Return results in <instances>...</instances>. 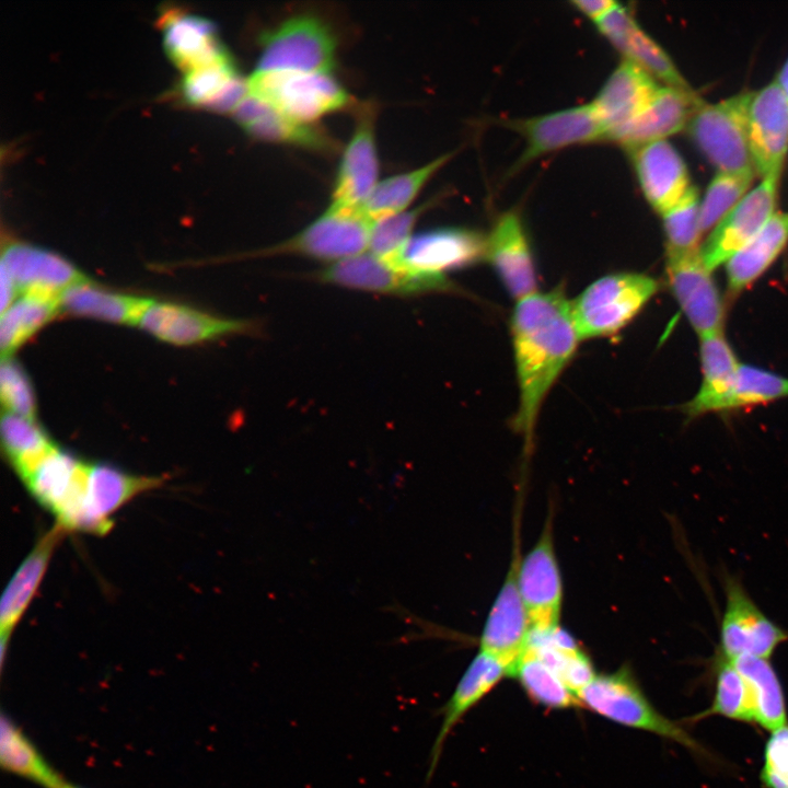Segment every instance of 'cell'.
Segmentation results:
<instances>
[{
  "label": "cell",
  "mask_w": 788,
  "mask_h": 788,
  "mask_svg": "<svg viewBox=\"0 0 788 788\" xmlns=\"http://www.w3.org/2000/svg\"><path fill=\"white\" fill-rule=\"evenodd\" d=\"M88 463L53 447L22 480L34 498L56 517L63 531H82L86 522Z\"/></svg>",
  "instance_id": "cell-7"
},
{
  "label": "cell",
  "mask_w": 788,
  "mask_h": 788,
  "mask_svg": "<svg viewBox=\"0 0 788 788\" xmlns=\"http://www.w3.org/2000/svg\"><path fill=\"white\" fill-rule=\"evenodd\" d=\"M323 283L398 297L456 291L449 278L433 277L395 266L372 254H360L313 274Z\"/></svg>",
  "instance_id": "cell-9"
},
{
  "label": "cell",
  "mask_w": 788,
  "mask_h": 788,
  "mask_svg": "<svg viewBox=\"0 0 788 788\" xmlns=\"http://www.w3.org/2000/svg\"><path fill=\"white\" fill-rule=\"evenodd\" d=\"M374 112L360 113L354 135L343 153L328 209L361 213L376 186L378 157L374 141Z\"/></svg>",
  "instance_id": "cell-18"
},
{
  "label": "cell",
  "mask_w": 788,
  "mask_h": 788,
  "mask_svg": "<svg viewBox=\"0 0 788 788\" xmlns=\"http://www.w3.org/2000/svg\"><path fill=\"white\" fill-rule=\"evenodd\" d=\"M163 43L167 56L184 72L230 57L212 23L190 14L172 12L164 15Z\"/></svg>",
  "instance_id": "cell-29"
},
{
  "label": "cell",
  "mask_w": 788,
  "mask_h": 788,
  "mask_svg": "<svg viewBox=\"0 0 788 788\" xmlns=\"http://www.w3.org/2000/svg\"><path fill=\"white\" fill-rule=\"evenodd\" d=\"M233 114L245 131L257 139L312 149H325L331 144L324 134L314 127L288 117L250 94Z\"/></svg>",
  "instance_id": "cell-30"
},
{
  "label": "cell",
  "mask_w": 788,
  "mask_h": 788,
  "mask_svg": "<svg viewBox=\"0 0 788 788\" xmlns=\"http://www.w3.org/2000/svg\"><path fill=\"white\" fill-rule=\"evenodd\" d=\"M60 306V300L23 294L1 313L0 346L3 358L46 324Z\"/></svg>",
  "instance_id": "cell-41"
},
{
  "label": "cell",
  "mask_w": 788,
  "mask_h": 788,
  "mask_svg": "<svg viewBox=\"0 0 788 788\" xmlns=\"http://www.w3.org/2000/svg\"><path fill=\"white\" fill-rule=\"evenodd\" d=\"M425 209L426 205L372 221L370 254L389 263L395 262L412 237L410 232Z\"/></svg>",
  "instance_id": "cell-45"
},
{
  "label": "cell",
  "mask_w": 788,
  "mask_h": 788,
  "mask_svg": "<svg viewBox=\"0 0 788 788\" xmlns=\"http://www.w3.org/2000/svg\"><path fill=\"white\" fill-rule=\"evenodd\" d=\"M599 31L625 56L654 80L674 89L693 91L668 54L637 24L630 11L618 4L596 21Z\"/></svg>",
  "instance_id": "cell-22"
},
{
  "label": "cell",
  "mask_w": 788,
  "mask_h": 788,
  "mask_svg": "<svg viewBox=\"0 0 788 788\" xmlns=\"http://www.w3.org/2000/svg\"><path fill=\"white\" fill-rule=\"evenodd\" d=\"M641 190L661 215L671 210L692 187L686 164L667 140L629 149Z\"/></svg>",
  "instance_id": "cell-21"
},
{
  "label": "cell",
  "mask_w": 788,
  "mask_h": 788,
  "mask_svg": "<svg viewBox=\"0 0 788 788\" xmlns=\"http://www.w3.org/2000/svg\"><path fill=\"white\" fill-rule=\"evenodd\" d=\"M658 281L640 273H615L590 283L570 301L572 321L580 340L618 333L657 293Z\"/></svg>",
  "instance_id": "cell-3"
},
{
  "label": "cell",
  "mask_w": 788,
  "mask_h": 788,
  "mask_svg": "<svg viewBox=\"0 0 788 788\" xmlns=\"http://www.w3.org/2000/svg\"><path fill=\"white\" fill-rule=\"evenodd\" d=\"M512 676L534 703L548 709L581 707L577 695L533 652L525 650Z\"/></svg>",
  "instance_id": "cell-40"
},
{
  "label": "cell",
  "mask_w": 788,
  "mask_h": 788,
  "mask_svg": "<svg viewBox=\"0 0 788 788\" xmlns=\"http://www.w3.org/2000/svg\"><path fill=\"white\" fill-rule=\"evenodd\" d=\"M695 253L667 256L670 288L694 329L700 335L722 331L723 304L718 288Z\"/></svg>",
  "instance_id": "cell-17"
},
{
  "label": "cell",
  "mask_w": 788,
  "mask_h": 788,
  "mask_svg": "<svg viewBox=\"0 0 788 788\" xmlns=\"http://www.w3.org/2000/svg\"><path fill=\"white\" fill-rule=\"evenodd\" d=\"M444 154L414 171L378 183L361 208L370 221L404 211L427 181L450 159Z\"/></svg>",
  "instance_id": "cell-37"
},
{
  "label": "cell",
  "mask_w": 788,
  "mask_h": 788,
  "mask_svg": "<svg viewBox=\"0 0 788 788\" xmlns=\"http://www.w3.org/2000/svg\"><path fill=\"white\" fill-rule=\"evenodd\" d=\"M59 788H81V787L76 786L71 783L65 781Z\"/></svg>",
  "instance_id": "cell-51"
},
{
  "label": "cell",
  "mask_w": 788,
  "mask_h": 788,
  "mask_svg": "<svg viewBox=\"0 0 788 788\" xmlns=\"http://www.w3.org/2000/svg\"><path fill=\"white\" fill-rule=\"evenodd\" d=\"M510 328L519 390L512 425L529 450L543 402L581 340L570 301L559 288L517 301Z\"/></svg>",
  "instance_id": "cell-1"
},
{
  "label": "cell",
  "mask_w": 788,
  "mask_h": 788,
  "mask_svg": "<svg viewBox=\"0 0 788 788\" xmlns=\"http://www.w3.org/2000/svg\"><path fill=\"white\" fill-rule=\"evenodd\" d=\"M788 397V379L749 364H740L728 391L712 412H728Z\"/></svg>",
  "instance_id": "cell-38"
},
{
  "label": "cell",
  "mask_w": 788,
  "mask_h": 788,
  "mask_svg": "<svg viewBox=\"0 0 788 788\" xmlns=\"http://www.w3.org/2000/svg\"><path fill=\"white\" fill-rule=\"evenodd\" d=\"M659 89L656 80L637 65L626 59L621 62L591 103L607 139L635 119Z\"/></svg>",
  "instance_id": "cell-26"
},
{
  "label": "cell",
  "mask_w": 788,
  "mask_h": 788,
  "mask_svg": "<svg viewBox=\"0 0 788 788\" xmlns=\"http://www.w3.org/2000/svg\"><path fill=\"white\" fill-rule=\"evenodd\" d=\"M0 394L8 413L34 419L35 398L31 383L22 368L9 358L1 362Z\"/></svg>",
  "instance_id": "cell-46"
},
{
  "label": "cell",
  "mask_w": 788,
  "mask_h": 788,
  "mask_svg": "<svg viewBox=\"0 0 788 788\" xmlns=\"http://www.w3.org/2000/svg\"><path fill=\"white\" fill-rule=\"evenodd\" d=\"M1 437L3 449L21 478L54 447L34 419L8 412L1 419Z\"/></svg>",
  "instance_id": "cell-42"
},
{
  "label": "cell",
  "mask_w": 788,
  "mask_h": 788,
  "mask_svg": "<svg viewBox=\"0 0 788 788\" xmlns=\"http://www.w3.org/2000/svg\"><path fill=\"white\" fill-rule=\"evenodd\" d=\"M761 780L765 788H788V726L772 732L768 738Z\"/></svg>",
  "instance_id": "cell-47"
},
{
  "label": "cell",
  "mask_w": 788,
  "mask_h": 788,
  "mask_svg": "<svg viewBox=\"0 0 788 788\" xmlns=\"http://www.w3.org/2000/svg\"><path fill=\"white\" fill-rule=\"evenodd\" d=\"M57 524L36 543L5 588L0 602L1 658L5 657L10 636L32 601L49 564L54 548L63 534Z\"/></svg>",
  "instance_id": "cell-28"
},
{
  "label": "cell",
  "mask_w": 788,
  "mask_h": 788,
  "mask_svg": "<svg viewBox=\"0 0 788 788\" xmlns=\"http://www.w3.org/2000/svg\"><path fill=\"white\" fill-rule=\"evenodd\" d=\"M788 243V212L777 211L743 248L727 262L728 287L739 292L776 260Z\"/></svg>",
  "instance_id": "cell-32"
},
{
  "label": "cell",
  "mask_w": 788,
  "mask_h": 788,
  "mask_svg": "<svg viewBox=\"0 0 788 788\" xmlns=\"http://www.w3.org/2000/svg\"><path fill=\"white\" fill-rule=\"evenodd\" d=\"M779 176H768L749 192L711 230L700 247L708 270L727 263L764 228L774 216Z\"/></svg>",
  "instance_id": "cell-11"
},
{
  "label": "cell",
  "mask_w": 788,
  "mask_h": 788,
  "mask_svg": "<svg viewBox=\"0 0 788 788\" xmlns=\"http://www.w3.org/2000/svg\"><path fill=\"white\" fill-rule=\"evenodd\" d=\"M754 174L718 172L699 202L700 231L712 230L748 194Z\"/></svg>",
  "instance_id": "cell-44"
},
{
  "label": "cell",
  "mask_w": 788,
  "mask_h": 788,
  "mask_svg": "<svg viewBox=\"0 0 788 788\" xmlns=\"http://www.w3.org/2000/svg\"><path fill=\"white\" fill-rule=\"evenodd\" d=\"M699 202L697 189L692 186L677 205L662 215L667 256L685 255L700 250Z\"/></svg>",
  "instance_id": "cell-43"
},
{
  "label": "cell",
  "mask_w": 788,
  "mask_h": 788,
  "mask_svg": "<svg viewBox=\"0 0 788 788\" xmlns=\"http://www.w3.org/2000/svg\"><path fill=\"white\" fill-rule=\"evenodd\" d=\"M256 71L329 73L335 42L329 30L316 18L288 19L265 34Z\"/></svg>",
  "instance_id": "cell-8"
},
{
  "label": "cell",
  "mask_w": 788,
  "mask_h": 788,
  "mask_svg": "<svg viewBox=\"0 0 788 788\" xmlns=\"http://www.w3.org/2000/svg\"><path fill=\"white\" fill-rule=\"evenodd\" d=\"M0 721L2 769L43 788H59L66 780L44 757L34 742L4 712Z\"/></svg>",
  "instance_id": "cell-34"
},
{
  "label": "cell",
  "mask_w": 788,
  "mask_h": 788,
  "mask_svg": "<svg viewBox=\"0 0 788 788\" xmlns=\"http://www.w3.org/2000/svg\"><path fill=\"white\" fill-rule=\"evenodd\" d=\"M182 91L193 105L232 113L248 94L247 81L239 76L230 57L184 72Z\"/></svg>",
  "instance_id": "cell-31"
},
{
  "label": "cell",
  "mask_w": 788,
  "mask_h": 788,
  "mask_svg": "<svg viewBox=\"0 0 788 788\" xmlns=\"http://www.w3.org/2000/svg\"><path fill=\"white\" fill-rule=\"evenodd\" d=\"M518 587L531 630L544 631L559 626L563 584L549 523L520 559Z\"/></svg>",
  "instance_id": "cell-13"
},
{
  "label": "cell",
  "mask_w": 788,
  "mask_h": 788,
  "mask_svg": "<svg viewBox=\"0 0 788 788\" xmlns=\"http://www.w3.org/2000/svg\"><path fill=\"white\" fill-rule=\"evenodd\" d=\"M0 282H1V313L7 311L12 303L14 302L13 299L16 293V287L12 280V278L9 276V274L0 268Z\"/></svg>",
  "instance_id": "cell-49"
},
{
  "label": "cell",
  "mask_w": 788,
  "mask_h": 788,
  "mask_svg": "<svg viewBox=\"0 0 788 788\" xmlns=\"http://www.w3.org/2000/svg\"><path fill=\"white\" fill-rule=\"evenodd\" d=\"M1 268L23 294L61 299L68 288L88 281L61 256L27 244H9L2 252Z\"/></svg>",
  "instance_id": "cell-20"
},
{
  "label": "cell",
  "mask_w": 788,
  "mask_h": 788,
  "mask_svg": "<svg viewBox=\"0 0 788 788\" xmlns=\"http://www.w3.org/2000/svg\"><path fill=\"white\" fill-rule=\"evenodd\" d=\"M519 551L513 553L505 582L490 609L480 636V651L508 670L509 676L523 656L531 625L518 587Z\"/></svg>",
  "instance_id": "cell-14"
},
{
  "label": "cell",
  "mask_w": 788,
  "mask_h": 788,
  "mask_svg": "<svg viewBox=\"0 0 788 788\" xmlns=\"http://www.w3.org/2000/svg\"><path fill=\"white\" fill-rule=\"evenodd\" d=\"M159 485V479L125 473L108 464H90L85 484L89 533L104 534L111 515L139 493Z\"/></svg>",
  "instance_id": "cell-27"
},
{
  "label": "cell",
  "mask_w": 788,
  "mask_h": 788,
  "mask_svg": "<svg viewBox=\"0 0 788 788\" xmlns=\"http://www.w3.org/2000/svg\"><path fill=\"white\" fill-rule=\"evenodd\" d=\"M507 126L525 139V149L513 170L548 152L577 143L607 139L591 104L509 121Z\"/></svg>",
  "instance_id": "cell-15"
},
{
  "label": "cell",
  "mask_w": 788,
  "mask_h": 788,
  "mask_svg": "<svg viewBox=\"0 0 788 788\" xmlns=\"http://www.w3.org/2000/svg\"><path fill=\"white\" fill-rule=\"evenodd\" d=\"M571 3L578 11L595 22L619 4L611 0H575Z\"/></svg>",
  "instance_id": "cell-48"
},
{
  "label": "cell",
  "mask_w": 788,
  "mask_h": 788,
  "mask_svg": "<svg viewBox=\"0 0 788 788\" xmlns=\"http://www.w3.org/2000/svg\"><path fill=\"white\" fill-rule=\"evenodd\" d=\"M775 82L778 84V86L781 89V91L788 99V59L778 72Z\"/></svg>",
  "instance_id": "cell-50"
},
{
  "label": "cell",
  "mask_w": 788,
  "mask_h": 788,
  "mask_svg": "<svg viewBox=\"0 0 788 788\" xmlns=\"http://www.w3.org/2000/svg\"><path fill=\"white\" fill-rule=\"evenodd\" d=\"M506 676H509L506 667L480 650L467 665L453 693L439 710L442 719L430 750L427 783L438 767L444 743L452 730Z\"/></svg>",
  "instance_id": "cell-23"
},
{
  "label": "cell",
  "mask_w": 788,
  "mask_h": 788,
  "mask_svg": "<svg viewBox=\"0 0 788 788\" xmlns=\"http://www.w3.org/2000/svg\"><path fill=\"white\" fill-rule=\"evenodd\" d=\"M153 300L125 296L91 286H72L61 294L60 306L69 313L113 323L138 324Z\"/></svg>",
  "instance_id": "cell-35"
},
{
  "label": "cell",
  "mask_w": 788,
  "mask_h": 788,
  "mask_svg": "<svg viewBox=\"0 0 788 788\" xmlns=\"http://www.w3.org/2000/svg\"><path fill=\"white\" fill-rule=\"evenodd\" d=\"M246 81L250 95L303 124L349 103L329 73L255 70Z\"/></svg>",
  "instance_id": "cell-5"
},
{
  "label": "cell",
  "mask_w": 788,
  "mask_h": 788,
  "mask_svg": "<svg viewBox=\"0 0 788 788\" xmlns=\"http://www.w3.org/2000/svg\"><path fill=\"white\" fill-rule=\"evenodd\" d=\"M581 707L625 727L675 741L699 757H710L685 728L660 714L628 667L596 676L578 693Z\"/></svg>",
  "instance_id": "cell-2"
},
{
  "label": "cell",
  "mask_w": 788,
  "mask_h": 788,
  "mask_svg": "<svg viewBox=\"0 0 788 788\" xmlns=\"http://www.w3.org/2000/svg\"><path fill=\"white\" fill-rule=\"evenodd\" d=\"M371 224L361 213L327 209L298 234L256 252L255 256L293 254L336 263L369 248Z\"/></svg>",
  "instance_id": "cell-10"
},
{
  "label": "cell",
  "mask_w": 788,
  "mask_h": 788,
  "mask_svg": "<svg viewBox=\"0 0 788 788\" xmlns=\"http://www.w3.org/2000/svg\"><path fill=\"white\" fill-rule=\"evenodd\" d=\"M485 259L517 301L537 292L532 251L521 218L515 211L502 213L495 222L486 236Z\"/></svg>",
  "instance_id": "cell-19"
},
{
  "label": "cell",
  "mask_w": 788,
  "mask_h": 788,
  "mask_svg": "<svg viewBox=\"0 0 788 788\" xmlns=\"http://www.w3.org/2000/svg\"><path fill=\"white\" fill-rule=\"evenodd\" d=\"M722 581L725 610L719 626L718 653L728 660L740 657L770 659L788 640V633L758 607L737 577L727 573Z\"/></svg>",
  "instance_id": "cell-6"
},
{
  "label": "cell",
  "mask_w": 788,
  "mask_h": 788,
  "mask_svg": "<svg viewBox=\"0 0 788 788\" xmlns=\"http://www.w3.org/2000/svg\"><path fill=\"white\" fill-rule=\"evenodd\" d=\"M699 350L703 382L698 393L683 406L690 418L712 412L715 403L728 391L741 364L722 331L700 336Z\"/></svg>",
  "instance_id": "cell-33"
},
{
  "label": "cell",
  "mask_w": 788,
  "mask_h": 788,
  "mask_svg": "<svg viewBox=\"0 0 788 788\" xmlns=\"http://www.w3.org/2000/svg\"><path fill=\"white\" fill-rule=\"evenodd\" d=\"M703 103L694 91L662 86L649 105L635 119L617 129L610 139L628 150L665 140L687 127L693 114Z\"/></svg>",
  "instance_id": "cell-24"
},
{
  "label": "cell",
  "mask_w": 788,
  "mask_h": 788,
  "mask_svg": "<svg viewBox=\"0 0 788 788\" xmlns=\"http://www.w3.org/2000/svg\"><path fill=\"white\" fill-rule=\"evenodd\" d=\"M138 324L159 339L176 345L244 333L253 327L246 321L217 317L187 306L154 301Z\"/></svg>",
  "instance_id": "cell-25"
},
{
  "label": "cell",
  "mask_w": 788,
  "mask_h": 788,
  "mask_svg": "<svg viewBox=\"0 0 788 788\" xmlns=\"http://www.w3.org/2000/svg\"><path fill=\"white\" fill-rule=\"evenodd\" d=\"M730 661L749 686L755 723L770 732L788 726L784 690L769 659L740 657Z\"/></svg>",
  "instance_id": "cell-36"
},
{
  "label": "cell",
  "mask_w": 788,
  "mask_h": 788,
  "mask_svg": "<svg viewBox=\"0 0 788 788\" xmlns=\"http://www.w3.org/2000/svg\"><path fill=\"white\" fill-rule=\"evenodd\" d=\"M486 237L463 228H440L413 235L395 266L433 277L448 278L454 271L485 259Z\"/></svg>",
  "instance_id": "cell-12"
},
{
  "label": "cell",
  "mask_w": 788,
  "mask_h": 788,
  "mask_svg": "<svg viewBox=\"0 0 788 788\" xmlns=\"http://www.w3.org/2000/svg\"><path fill=\"white\" fill-rule=\"evenodd\" d=\"M752 92L716 104L703 103L693 114L688 131L718 172L754 174L748 138V106Z\"/></svg>",
  "instance_id": "cell-4"
},
{
  "label": "cell",
  "mask_w": 788,
  "mask_h": 788,
  "mask_svg": "<svg viewBox=\"0 0 788 788\" xmlns=\"http://www.w3.org/2000/svg\"><path fill=\"white\" fill-rule=\"evenodd\" d=\"M748 138L755 172L780 176L788 152V99L775 81L751 94Z\"/></svg>",
  "instance_id": "cell-16"
},
{
  "label": "cell",
  "mask_w": 788,
  "mask_h": 788,
  "mask_svg": "<svg viewBox=\"0 0 788 788\" xmlns=\"http://www.w3.org/2000/svg\"><path fill=\"white\" fill-rule=\"evenodd\" d=\"M714 665L716 690L712 703L709 708L687 720L698 721L718 715L737 721L755 723L750 690L742 675L730 660L719 653Z\"/></svg>",
  "instance_id": "cell-39"
}]
</instances>
